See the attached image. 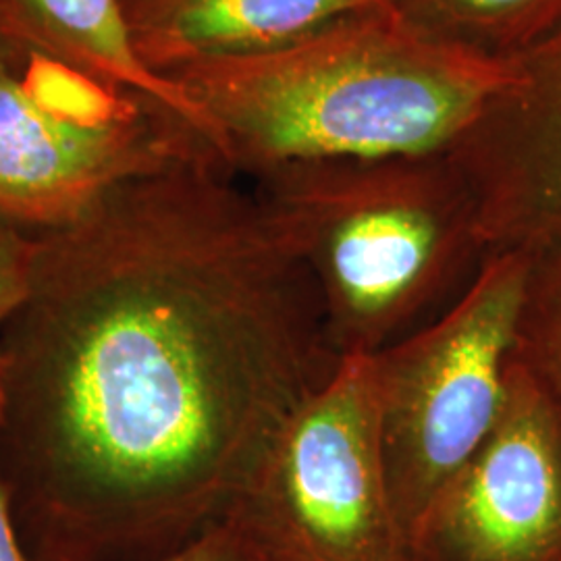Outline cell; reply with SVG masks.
I'll return each mask as SVG.
<instances>
[{"mask_svg":"<svg viewBox=\"0 0 561 561\" xmlns=\"http://www.w3.org/2000/svg\"><path fill=\"white\" fill-rule=\"evenodd\" d=\"M389 11L428 41L497 62L561 30V0H389Z\"/></svg>","mask_w":561,"mask_h":561,"instance_id":"8fae6325","label":"cell"},{"mask_svg":"<svg viewBox=\"0 0 561 561\" xmlns=\"http://www.w3.org/2000/svg\"><path fill=\"white\" fill-rule=\"evenodd\" d=\"M202 159L221 162L159 102L0 55V221L60 229L125 181Z\"/></svg>","mask_w":561,"mask_h":561,"instance_id":"8992f818","label":"cell"},{"mask_svg":"<svg viewBox=\"0 0 561 561\" xmlns=\"http://www.w3.org/2000/svg\"><path fill=\"white\" fill-rule=\"evenodd\" d=\"M254 561H256V560H254Z\"/></svg>","mask_w":561,"mask_h":561,"instance_id":"2e32d148","label":"cell"},{"mask_svg":"<svg viewBox=\"0 0 561 561\" xmlns=\"http://www.w3.org/2000/svg\"><path fill=\"white\" fill-rule=\"evenodd\" d=\"M512 356L541 382L561 414V227L533 250Z\"/></svg>","mask_w":561,"mask_h":561,"instance_id":"7c38bea8","label":"cell"},{"mask_svg":"<svg viewBox=\"0 0 561 561\" xmlns=\"http://www.w3.org/2000/svg\"><path fill=\"white\" fill-rule=\"evenodd\" d=\"M225 520L256 561H410L382 463L370 356L285 422Z\"/></svg>","mask_w":561,"mask_h":561,"instance_id":"5b68a950","label":"cell"},{"mask_svg":"<svg viewBox=\"0 0 561 561\" xmlns=\"http://www.w3.org/2000/svg\"><path fill=\"white\" fill-rule=\"evenodd\" d=\"M321 296L221 162L125 181L34 233L0 341V472L41 561H150L227 518L337 373Z\"/></svg>","mask_w":561,"mask_h":561,"instance_id":"6da1fadb","label":"cell"},{"mask_svg":"<svg viewBox=\"0 0 561 561\" xmlns=\"http://www.w3.org/2000/svg\"><path fill=\"white\" fill-rule=\"evenodd\" d=\"M0 55L46 62L102 88L159 102L215 148L213 127L178 81L140 59L121 0H0Z\"/></svg>","mask_w":561,"mask_h":561,"instance_id":"9c48e42d","label":"cell"},{"mask_svg":"<svg viewBox=\"0 0 561 561\" xmlns=\"http://www.w3.org/2000/svg\"><path fill=\"white\" fill-rule=\"evenodd\" d=\"M150 561H254L240 530L229 520L219 522L180 549Z\"/></svg>","mask_w":561,"mask_h":561,"instance_id":"5bb4252c","label":"cell"},{"mask_svg":"<svg viewBox=\"0 0 561 561\" xmlns=\"http://www.w3.org/2000/svg\"><path fill=\"white\" fill-rule=\"evenodd\" d=\"M245 181L291 164L447 152L507 81V62L428 41L391 11L335 21L271 53L169 76Z\"/></svg>","mask_w":561,"mask_h":561,"instance_id":"7a4b0ae2","label":"cell"},{"mask_svg":"<svg viewBox=\"0 0 561 561\" xmlns=\"http://www.w3.org/2000/svg\"><path fill=\"white\" fill-rule=\"evenodd\" d=\"M408 547L410 561H561V414L514 356L495 426Z\"/></svg>","mask_w":561,"mask_h":561,"instance_id":"52a82bcc","label":"cell"},{"mask_svg":"<svg viewBox=\"0 0 561 561\" xmlns=\"http://www.w3.org/2000/svg\"><path fill=\"white\" fill-rule=\"evenodd\" d=\"M34 233L0 221V341L13 312L27 294Z\"/></svg>","mask_w":561,"mask_h":561,"instance_id":"4fadbf2b","label":"cell"},{"mask_svg":"<svg viewBox=\"0 0 561 561\" xmlns=\"http://www.w3.org/2000/svg\"><path fill=\"white\" fill-rule=\"evenodd\" d=\"M140 59L169 78L192 62L250 57L389 0H121ZM171 80V78H169Z\"/></svg>","mask_w":561,"mask_h":561,"instance_id":"30bf717a","label":"cell"},{"mask_svg":"<svg viewBox=\"0 0 561 561\" xmlns=\"http://www.w3.org/2000/svg\"><path fill=\"white\" fill-rule=\"evenodd\" d=\"M447 154L489 252L535 250L561 227V30L507 62V81Z\"/></svg>","mask_w":561,"mask_h":561,"instance_id":"ba28073f","label":"cell"},{"mask_svg":"<svg viewBox=\"0 0 561 561\" xmlns=\"http://www.w3.org/2000/svg\"><path fill=\"white\" fill-rule=\"evenodd\" d=\"M0 561H41L21 537L7 482L0 472Z\"/></svg>","mask_w":561,"mask_h":561,"instance_id":"9a60e30c","label":"cell"},{"mask_svg":"<svg viewBox=\"0 0 561 561\" xmlns=\"http://www.w3.org/2000/svg\"><path fill=\"white\" fill-rule=\"evenodd\" d=\"M530 250L493 252L442 317L370 356L385 474L405 537L495 426Z\"/></svg>","mask_w":561,"mask_h":561,"instance_id":"277c9868","label":"cell"},{"mask_svg":"<svg viewBox=\"0 0 561 561\" xmlns=\"http://www.w3.org/2000/svg\"><path fill=\"white\" fill-rule=\"evenodd\" d=\"M250 183L314 280L341 358L375 356L442 317L489 259L447 152L304 162Z\"/></svg>","mask_w":561,"mask_h":561,"instance_id":"3957f363","label":"cell"}]
</instances>
